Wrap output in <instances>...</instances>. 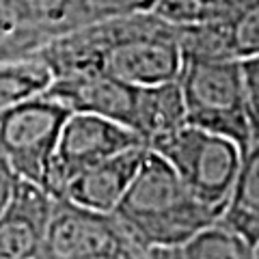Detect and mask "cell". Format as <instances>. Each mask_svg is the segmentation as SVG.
<instances>
[{
  "label": "cell",
  "instance_id": "cell-10",
  "mask_svg": "<svg viewBox=\"0 0 259 259\" xmlns=\"http://www.w3.org/2000/svg\"><path fill=\"white\" fill-rule=\"evenodd\" d=\"M44 95L61 102L69 112H89L132 130L136 102H139V87L110 74H78L52 78ZM134 132V130H132Z\"/></svg>",
  "mask_w": 259,
  "mask_h": 259
},
{
  "label": "cell",
  "instance_id": "cell-22",
  "mask_svg": "<svg viewBox=\"0 0 259 259\" xmlns=\"http://www.w3.org/2000/svg\"><path fill=\"white\" fill-rule=\"evenodd\" d=\"M253 257H257V259H259V242L253 246Z\"/></svg>",
  "mask_w": 259,
  "mask_h": 259
},
{
  "label": "cell",
  "instance_id": "cell-19",
  "mask_svg": "<svg viewBox=\"0 0 259 259\" xmlns=\"http://www.w3.org/2000/svg\"><path fill=\"white\" fill-rule=\"evenodd\" d=\"M242 63V82H244V108L250 143L259 141V54L248 56Z\"/></svg>",
  "mask_w": 259,
  "mask_h": 259
},
{
  "label": "cell",
  "instance_id": "cell-5",
  "mask_svg": "<svg viewBox=\"0 0 259 259\" xmlns=\"http://www.w3.org/2000/svg\"><path fill=\"white\" fill-rule=\"evenodd\" d=\"M69 108L44 93L30 95L0 115V153L15 177L50 192V168Z\"/></svg>",
  "mask_w": 259,
  "mask_h": 259
},
{
  "label": "cell",
  "instance_id": "cell-8",
  "mask_svg": "<svg viewBox=\"0 0 259 259\" xmlns=\"http://www.w3.org/2000/svg\"><path fill=\"white\" fill-rule=\"evenodd\" d=\"M54 197L35 182L15 177L0 207V259L41 257Z\"/></svg>",
  "mask_w": 259,
  "mask_h": 259
},
{
  "label": "cell",
  "instance_id": "cell-15",
  "mask_svg": "<svg viewBox=\"0 0 259 259\" xmlns=\"http://www.w3.org/2000/svg\"><path fill=\"white\" fill-rule=\"evenodd\" d=\"M156 0H54L50 20L56 35L74 30L87 24L132 15L141 11H151Z\"/></svg>",
  "mask_w": 259,
  "mask_h": 259
},
{
  "label": "cell",
  "instance_id": "cell-17",
  "mask_svg": "<svg viewBox=\"0 0 259 259\" xmlns=\"http://www.w3.org/2000/svg\"><path fill=\"white\" fill-rule=\"evenodd\" d=\"M50 80L52 74L37 59L0 65V115L26 97L41 93Z\"/></svg>",
  "mask_w": 259,
  "mask_h": 259
},
{
  "label": "cell",
  "instance_id": "cell-7",
  "mask_svg": "<svg viewBox=\"0 0 259 259\" xmlns=\"http://www.w3.org/2000/svg\"><path fill=\"white\" fill-rule=\"evenodd\" d=\"M134 145L145 143L136 132L117 121L89 115V112H69L61 127L52 158L50 194L56 197L65 188V184L84 168Z\"/></svg>",
  "mask_w": 259,
  "mask_h": 259
},
{
  "label": "cell",
  "instance_id": "cell-9",
  "mask_svg": "<svg viewBox=\"0 0 259 259\" xmlns=\"http://www.w3.org/2000/svg\"><path fill=\"white\" fill-rule=\"evenodd\" d=\"M184 56L244 61L259 54V0H248L221 20L177 24Z\"/></svg>",
  "mask_w": 259,
  "mask_h": 259
},
{
  "label": "cell",
  "instance_id": "cell-4",
  "mask_svg": "<svg viewBox=\"0 0 259 259\" xmlns=\"http://www.w3.org/2000/svg\"><path fill=\"white\" fill-rule=\"evenodd\" d=\"M180 87L186 108V123L229 136L242 151L250 145L244 108L242 63L233 59H197L184 56Z\"/></svg>",
  "mask_w": 259,
  "mask_h": 259
},
{
  "label": "cell",
  "instance_id": "cell-18",
  "mask_svg": "<svg viewBox=\"0 0 259 259\" xmlns=\"http://www.w3.org/2000/svg\"><path fill=\"white\" fill-rule=\"evenodd\" d=\"M246 3L248 0H156L151 11L175 24H194L221 20Z\"/></svg>",
  "mask_w": 259,
  "mask_h": 259
},
{
  "label": "cell",
  "instance_id": "cell-2",
  "mask_svg": "<svg viewBox=\"0 0 259 259\" xmlns=\"http://www.w3.org/2000/svg\"><path fill=\"white\" fill-rule=\"evenodd\" d=\"M145 257L173 259V248L221 218L199 201L160 153L147 149L134 180L112 209Z\"/></svg>",
  "mask_w": 259,
  "mask_h": 259
},
{
  "label": "cell",
  "instance_id": "cell-3",
  "mask_svg": "<svg viewBox=\"0 0 259 259\" xmlns=\"http://www.w3.org/2000/svg\"><path fill=\"white\" fill-rule=\"evenodd\" d=\"M147 147L171 164L199 201L223 212L242 162V147L236 141L184 123L173 132L153 139Z\"/></svg>",
  "mask_w": 259,
  "mask_h": 259
},
{
  "label": "cell",
  "instance_id": "cell-16",
  "mask_svg": "<svg viewBox=\"0 0 259 259\" xmlns=\"http://www.w3.org/2000/svg\"><path fill=\"white\" fill-rule=\"evenodd\" d=\"M248 259L253 257V246L221 221L205 225L203 229L192 233L180 246L173 248V259Z\"/></svg>",
  "mask_w": 259,
  "mask_h": 259
},
{
  "label": "cell",
  "instance_id": "cell-13",
  "mask_svg": "<svg viewBox=\"0 0 259 259\" xmlns=\"http://www.w3.org/2000/svg\"><path fill=\"white\" fill-rule=\"evenodd\" d=\"M218 221L238 231L250 246L259 242V141L242 151L236 182Z\"/></svg>",
  "mask_w": 259,
  "mask_h": 259
},
{
  "label": "cell",
  "instance_id": "cell-11",
  "mask_svg": "<svg viewBox=\"0 0 259 259\" xmlns=\"http://www.w3.org/2000/svg\"><path fill=\"white\" fill-rule=\"evenodd\" d=\"M147 149V145H134L84 168L82 173H78L74 180L65 184V188L56 197H67L80 205L112 212L127 190L130 182L134 180Z\"/></svg>",
  "mask_w": 259,
  "mask_h": 259
},
{
  "label": "cell",
  "instance_id": "cell-20",
  "mask_svg": "<svg viewBox=\"0 0 259 259\" xmlns=\"http://www.w3.org/2000/svg\"><path fill=\"white\" fill-rule=\"evenodd\" d=\"M13 180H15V173L11 171V166L7 164V160L3 158V153H0V207L5 205L7 197H9Z\"/></svg>",
  "mask_w": 259,
  "mask_h": 259
},
{
  "label": "cell",
  "instance_id": "cell-12",
  "mask_svg": "<svg viewBox=\"0 0 259 259\" xmlns=\"http://www.w3.org/2000/svg\"><path fill=\"white\" fill-rule=\"evenodd\" d=\"M56 37L48 13L30 0H0V65L35 59Z\"/></svg>",
  "mask_w": 259,
  "mask_h": 259
},
{
  "label": "cell",
  "instance_id": "cell-21",
  "mask_svg": "<svg viewBox=\"0 0 259 259\" xmlns=\"http://www.w3.org/2000/svg\"><path fill=\"white\" fill-rule=\"evenodd\" d=\"M30 3H35L37 7H41V9L48 13V18H50V11H52V5H54V0H30ZM52 22V20H50ZM54 26V24H52Z\"/></svg>",
  "mask_w": 259,
  "mask_h": 259
},
{
  "label": "cell",
  "instance_id": "cell-1",
  "mask_svg": "<svg viewBox=\"0 0 259 259\" xmlns=\"http://www.w3.org/2000/svg\"><path fill=\"white\" fill-rule=\"evenodd\" d=\"M35 59L52 78L102 71L136 87L177 80L184 65L177 24L153 11L65 30L52 37Z\"/></svg>",
  "mask_w": 259,
  "mask_h": 259
},
{
  "label": "cell",
  "instance_id": "cell-14",
  "mask_svg": "<svg viewBox=\"0 0 259 259\" xmlns=\"http://www.w3.org/2000/svg\"><path fill=\"white\" fill-rule=\"evenodd\" d=\"M186 123V108L180 80L139 87V102L132 130L149 145L153 139L168 134Z\"/></svg>",
  "mask_w": 259,
  "mask_h": 259
},
{
  "label": "cell",
  "instance_id": "cell-6",
  "mask_svg": "<svg viewBox=\"0 0 259 259\" xmlns=\"http://www.w3.org/2000/svg\"><path fill=\"white\" fill-rule=\"evenodd\" d=\"M132 259L145 250L132 240L112 212L54 197L41 259Z\"/></svg>",
  "mask_w": 259,
  "mask_h": 259
}]
</instances>
